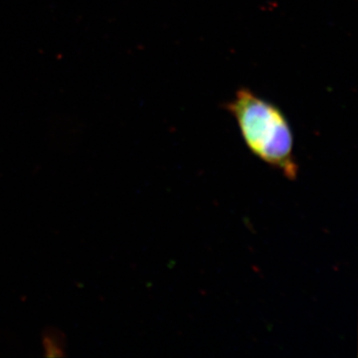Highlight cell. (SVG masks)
I'll return each instance as SVG.
<instances>
[{"label":"cell","mask_w":358,"mask_h":358,"mask_svg":"<svg viewBox=\"0 0 358 358\" xmlns=\"http://www.w3.org/2000/svg\"><path fill=\"white\" fill-rule=\"evenodd\" d=\"M226 109L234 117L250 152L289 179L298 178L294 134L286 115L275 103L251 90H238Z\"/></svg>","instance_id":"cell-1"}]
</instances>
